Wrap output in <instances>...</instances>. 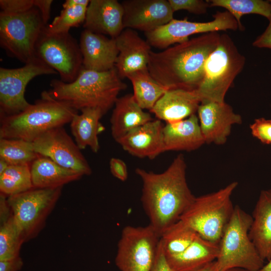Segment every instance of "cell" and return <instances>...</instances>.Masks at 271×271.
<instances>
[{
  "mask_svg": "<svg viewBox=\"0 0 271 271\" xmlns=\"http://www.w3.org/2000/svg\"><path fill=\"white\" fill-rule=\"evenodd\" d=\"M153 120L136 101L133 94L118 97L110 117L112 137L117 142L130 130Z\"/></svg>",
  "mask_w": 271,
  "mask_h": 271,
  "instance_id": "24",
  "label": "cell"
},
{
  "mask_svg": "<svg viewBox=\"0 0 271 271\" xmlns=\"http://www.w3.org/2000/svg\"><path fill=\"white\" fill-rule=\"evenodd\" d=\"M164 151L196 150L205 144L196 114L163 127Z\"/></svg>",
  "mask_w": 271,
  "mask_h": 271,
  "instance_id": "22",
  "label": "cell"
},
{
  "mask_svg": "<svg viewBox=\"0 0 271 271\" xmlns=\"http://www.w3.org/2000/svg\"><path fill=\"white\" fill-rule=\"evenodd\" d=\"M186 163L178 155L160 173L138 168L136 173L142 182L141 202L149 224L161 237L194 201L195 196L186 180Z\"/></svg>",
  "mask_w": 271,
  "mask_h": 271,
  "instance_id": "1",
  "label": "cell"
},
{
  "mask_svg": "<svg viewBox=\"0 0 271 271\" xmlns=\"http://www.w3.org/2000/svg\"><path fill=\"white\" fill-rule=\"evenodd\" d=\"M81 111L70 122L75 143L80 150L88 147L93 152L97 153L100 148L98 134L103 128L100 119L104 113L98 108H85Z\"/></svg>",
  "mask_w": 271,
  "mask_h": 271,
  "instance_id": "27",
  "label": "cell"
},
{
  "mask_svg": "<svg viewBox=\"0 0 271 271\" xmlns=\"http://www.w3.org/2000/svg\"><path fill=\"white\" fill-rule=\"evenodd\" d=\"M7 196L1 194L0 196V222L7 221L12 215V211L10 207Z\"/></svg>",
  "mask_w": 271,
  "mask_h": 271,
  "instance_id": "43",
  "label": "cell"
},
{
  "mask_svg": "<svg viewBox=\"0 0 271 271\" xmlns=\"http://www.w3.org/2000/svg\"><path fill=\"white\" fill-rule=\"evenodd\" d=\"M245 63V57L231 38L227 34L220 35L217 48L205 62L203 81L195 90L201 103L225 102L227 91Z\"/></svg>",
  "mask_w": 271,
  "mask_h": 271,
  "instance_id": "5",
  "label": "cell"
},
{
  "mask_svg": "<svg viewBox=\"0 0 271 271\" xmlns=\"http://www.w3.org/2000/svg\"><path fill=\"white\" fill-rule=\"evenodd\" d=\"M259 271H271V259L262 267Z\"/></svg>",
  "mask_w": 271,
  "mask_h": 271,
  "instance_id": "47",
  "label": "cell"
},
{
  "mask_svg": "<svg viewBox=\"0 0 271 271\" xmlns=\"http://www.w3.org/2000/svg\"><path fill=\"white\" fill-rule=\"evenodd\" d=\"M23 265L22 258L17 257L0 260V271H19Z\"/></svg>",
  "mask_w": 271,
  "mask_h": 271,
  "instance_id": "41",
  "label": "cell"
},
{
  "mask_svg": "<svg viewBox=\"0 0 271 271\" xmlns=\"http://www.w3.org/2000/svg\"><path fill=\"white\" fill-rule=\"evenodd\" d=\"M251 215L235 206L232 215L219 242L216 260L219 271L241 268L259 271L264 264L249 236Z\"/></svg>",
  "mask_w": 271,
  "mask_h": 271,
  "instance_id": "7",
  "label": "cell"
},
{
  "mask_svg": "<svg viewBox=\"0 0 271 271\" xmlns=\"http://www.w3.org/2000/svg\"><path fill=\"white\" fill-rule=\"evenodd\" d=\"M79 46L85 69L103 72L115 67L118 55L115 39L85 29Z\"/></svg>",
  "mask_w": 271,
  "mask_h": 271,
  "instance_id": "19",
  "label": "cell"
},
{
  "mask_svg": "<svg viewBox=\"0 0 271 271\" xmlns=\"http://www.w3.org/2000/svg\"><path fill=\"white\" fill-rule=\"evenodd\" d=\"M237 185L232 182L216 192L196 197L180 220L203 238L219 244L234 210L231 197Z\"/></svg>",
  "mask_w": 271,
  "mask_h": 271,
  "instance_id": "6",
  "label": "cell"
},
{
  "mask_svg": "<svg viewBox=\"0 0 271 271\" xmlns=\"http://www.w3.org/2000/svg\"><path fill=\"white\" fill-rule=\"evenodd\" d=\"M218 32L203 34L160 52L151 51L148 69L152 77L168 90H196L203 81L204 66L217 48Z\"/></svg>",
  "mask_w": 271,
  "mask_h": 271,
  "instance_id": "2",
  "label": "cell"
},
{
  "mask_svg": "<svg viewBox=\"0 0 271 271\" xmlns=\"http://www.w3.org/2000/svg\"><path fill=\"white\" fill-rule=\"evenodd\" d=\"M52 0H34V7L40 11L43 21L47 26L50 17Z\"/></svg>",
  "mask_w": 271,
  "mask_h": 271,
  "instance_id": "42",
  "label": "cell"
},
{
  "mask_svg": "<svg viewBox=\"0 0 271 271\" xmlns=\"http://www.w3.org/2000/svg\"><path fill=\"white\" fill-rule=\"evenodd\" d=\"M164 126L161 120H152L130 130L116 142L132 156L153 160L165 152Z\"/></svg>",
  "mask_w": 271,
  "mask_h": 271,
  "instance_id": "18",
  "label": "cell"
},
{
  "mask_svg": "<svg viewBox=\"0 0 271 271\" xmlns=\"http://www.w3.org/2000/svg\"><path fill=\"white\" fill-rule=\"evenodd\" d=\"M198 234L181 220L169 227L162 235L160 241L166 257L184 252Z\"/></svg>",
  "mask_w": 271,
  "mask_h": 271,
  "instance_id": "29",
  "label": "cell"
},
{
  "mask_svg": "<svg viewBox=\"0 0 271 271\" xmlns=\"http://www.w3.org/2000/svg\"><path fill=\"white\" fill-rule=\"evenodd\" d=\"M40 155L32 142L20 139H0V159L10 165H31Z\"/></svg>",
  "mask_w": 271,
  "mask_h": 271,
  "instance_id": "32",
  "label": "cell"
},
{
  "mask_svg": "<svg viewBox=\"0 0 271 271\" xmlns=\"http://www.w3.org/2000/svg\"><path fill=\"white\" fill-rule=\"evenodd\" d=\"M123 9L124 29L153 31L173 19L174 12L167 0H125Z\"/></svg>",
  "mask_w": 271,
  "mask_h": 271,
  "instance_id": "15",
  "label": "cell"
},
{
  "mask_svg": "<svg viewBox=\"0 0 271 271\" xmlns=\"http://www.w3.org/2000/svg\"><path fill=\"white\" fill-rule=\"evenodd\" d=\"M249 236L262 259H271V189L262 190L251 215Z\"/></svg>",
  "mask_w": 271,
  "mask_h": 271,
  "instance_id": "23",
  "label": "cell"
},
{
  "mask_svg": "<svg viewBox=\"0 0 271 271\" xmlns=\"http://www.w3.org/2000/svg\"><path fill=\"white\" fill-rule=\"evenodd\" d=\"M213 20L207 22H195L173 19L167 24L145 33L147 41L151 46L160 49L168 48L175 43L189 40V37L196 34L239 29L237 22L228 11L217 12Z\"/></svg>",
  "mask_w": 271,
  "mask_h": 271,
  "instance_id": "13",
  "label": "cell"
},
{
  "mask_svg": "<svg viewBox=\"0 0 271 271\" xmlns=\"http://www.w3.org/2000/svg\"><path fill=\"white\" fill-rule=\"evenodd\" d=\"M35 152L61 166L83 176L90 175L91 168L76 143L61 127L50 129L32 142Z\"/></svg>",
  "mask_w": 271,
  "mask_h": 271,
  "instance_id": "14",
  "label": "cell"
},
{
  "mask_svg": "<svg viewBox=\"0 0 271 271\" xmlns=\"http://www.w3.org/2000/svg\"><path fill=\"white\" fill-rule=\"evenodd\" d=\"M87 7L75 5L63 8L60 15L46 26V31L52 34L69 32L70 28L84 23Z\"/></svg>",
  "mask_w": 271,
  "mask_h": 271,
  "instance_id": "34",
  "label": "cell"
},
{
  "mask_svg": "<svg viewBox=\"0 0 271 271\" xmlns=\"http://www.w3.org/2000/svg\"><path fill=\"white\" fill-rule=\"evenodd\" d=\"M225 271H249L248 270L241 268H232L229 269H227Z\"/></svg>",
  "mask_w": 271,
  "mask_h": 271,
  "instance_id": "48",
  "label": "cell"
},
{
  "mask_svg": "<svg viewBox=\"0 0 271 271\" xmlns=\"http://www.w3.org/2000/svg\"><path fill=\"white\" fill-rule=\"evenodd\" d=\"M123 9L116 0H91L83 27L92 32L115 39L123 30Z\"/></svg>",
  "mask_w": 271,
  "mask_h": 271,
  "instance_id": "20",
  "label": "cell"
},
{
  "mask_svg": "<svg viewBox=\"0 0 271 271\" xmlns=\"http://www.w3.org/2000/svg\"><path fill=\"white\" fill-rule=\"evenodd\" d=\"M24 242L13 215L1 223L0 260L20 256V251Z\"/></svg>",
  "mask_w": 271,
  "mask_h": 271,
  "instance_id": "33",
  "label": "cell"
},
{
  "mask_svg": "<svg viewBox=\"0 0 271 271\" xmlns=\"http://www.w3.org/2000/svg\"><path fill=\"white\" fill-rule=\"evenodd\" d=\"M201 102L195 90H167L150 111L166 123L179 121L196 114Z\"/></svg>",
  "mask_w": 271,
  "mask_h": 271,
  "instance_id": "21",
  "label": "cell"
},
{
  "mask_svg": "<svg viewBox=\"0 0 271 271\" xmlns=\"http://www.w3.org/2000/svg\"><path fill=\"white\" fill-rule=\"evenodd\" d=\"M33 188L30 165H10L0 175L1 194L8 197Z\"/></svg>",
  "mask_w": 271,
  "mask_h": 271,
  "instance_id": "31",
  "label": "cell"
},
{
  "mask_svg": "<svg viewBox=\"0 0 271 271\" xmlns=\"http://www.w3.org/2000/svg\"><path fill=\"white\" fill-rule=\"evenodd\" d=\"M199 124L205 143L224 144L234 124H241L242 118L225 102L201 103L198 110Z\"/></svg>",
  "mask_w": 271,
  "mask_h": 271,
  "instance_id": "16",
  "label": "cell"
},
{
  "mask_svg": "<svg viewBox=\"0 0 271 271\" xmlns=\"http://www.w3.org/2000/svg\"><path fill=\"white\" fill-rule=\"evenodd\" d=\"M46 26L35 7L18 14L1 11V47L10 56L26 64L36 57L35 45Z\"/></svg>",
  "mask_w": 271,
  "mask_h": 271,
  "instance_id": "8",
  "label": "cell"
},
{
  "mask_svg": "<svg viewBox=\"0 0 271 271\" xmlns=\"http://www.w3.org/2000/svg\"><path fill=\"white\" fill-rule=\"evenodd\" d=\"M77 113L68 104L52 99L44 91L41 98L24 111L1 116L0 139L32 142L45 132L70 122Z\"/></svg>",
  "mask_w": 271,
  "mask_h": 271,
  "instance_id": "4",
  "label": "cell"
},
{
  "mask_svg": "<svg viewBox=\"0 0 271 271\" xmlns=\"http://www.w3.org/2000/svg\"><path fill=\"white\" fill-rule=\"evenodd\" d=\"M45 91L52 99L68 104L76 110L98 108L104 114L113 106L119 93L126 88L115 67L103 72L82 68L72 82L51 81Z\"/></svg>",
  "mask_w": 271,
  "mask_h": 271,
  "instance_id": "3",
  "label": "cell"
},
{
  "mask_svg": "<svg viewBox=\"0 0 271 271\" xmlns=\"http://www.w3.org/2000/svg\"><path fill=\"white\" fill-rule=\"evenodd\" d=\"M193 271H219L216 260Z\"/></svg>",
  "mask_w": 271,
  "mask_h": 271,
  "instance_id": "45",
  "label": "cell"
},
{
  "mask_svg": "<svg viewBox=\"0 0 271 271\" xmlns=\"http://www.w3.org/2000/svg\"><path fill=\"white\" fill-rule=\"evenodd\" d=\"M115 40L118 50L115 67L121 79L148 68L151 46L136 30L124 29Z\"/></svg>",
  "mask_w": 271,
  "mask_h": 271,
  "instance_id": "17",
  "label": "cell"
},
{
  "mask_svg": "<svg viewBox=\"0 0 271 271\" xmlns=\"http://www.w3.org/2000/svg\"><path fill=\"white\" fill-rule=\"evenodd\" d=\"M210 7H222L226 10L235 19L239 30L243 31L241 24L242 16L247 14H257L267 19L271 16V3L262 0H210L208 1Z\"/></svg>",
  "mask_w": 271,
  "mask_h": 271,
  "instance_id": "30",
  "label": "cell"
},
{
  "mask_svg": "<svg viewBox=\"0 0 271 271\" xmlns=\"http://www.w3.org/2000/svg\"><path fill=\"white\" fill-rule=\"evenodd\" d=\"M126 78L132 83L136 101L143 109L150 111L168 90L152 77L148 68L135 71Z\"/></svg>",
  "mask_w": 271,
  "mask_h": 271,
  "instance_id": "28",
  "label": "cell"
},
{
  "mask_svg": "<svg viewBox=\"0 0 271 271\" xmlns=\"http://www.w3.org/2000/svg\"><path fill=\"white\" fill-rule=\"evenodd\" d=\"M160 237L149 224L127 225L117 244L115 263L120 271H151Z\"/></svg>",
  "mask_w": 271,
  "mask_h": 271,
  "instance_id": "11",
  "label": "cell"
},
{
  "mask_svg": "<svg viewBox=\"0 0 271 271\" xmlns=\"http://www.w3.org/2000/svg\"><path fill=\"white\" fill-rule=\"evenodd\" d=\"M151 271H172L167 261L160 241H159L156 255Z\"/></svg>",
  "mask_w": 271,
  "mask_h": 271,
  "instance_id": "39",
  "label": "cell"
},
{
  "mask_svg": "<svg viewBox=\"0 0 271 271\" xmlns=\"http://www.w3.org/2000/svg\"><path fill=\"white\" fill-rule=\"evenodd\" d=\"M62 188H33L8 197L13 218L25 242L36 237L43 229Z\"/></svg>",
  "mask_w": 271,
  "mask_h": 271,
  "instance_id": "9",
  "label": "cell"
},
{
  "mask_svg": "<svg viewBox=\"0 0 271 271\" xmlns=\"http://www.w3.org/2000/svg\"><path fill=\"white\" fill-rule=\"evenodd\" d=\"M58 73L35 57L18 68H0L1 116L19 113L30 106L25 97L28 83L36 76Z\"/></svg>",
  "mask_w": 271,
  "mask_h": 271,
  "instance_id": "12",
  "label": "cell"
},
{
  "mask_svg": "<svg viewBox=\"0 0 271 271\" xmlns=\"http://www.w3.org/2000/svg\"><path fill=\"white\" fill-rule=\"evenodd\" d=\"M268 24L264 31L252 43V46L259 48L271 49V16L268 19Z\"/></svg>",
  "mask_w": 271,
  "mask_h": 271,
  "instance_id": "40",
  "label": "cell"
},
{
  "mask_svg": "<svg viewBox=\"0 0 271 271\" xmlns=\"http://www.w3.org/2000/svg\"><path fill=\"white\" fill-rule=\"evenodd\" d=\"M218 253V244L198 235L182 253L166 257L172 271H193L216 260Z\"/></svg>",
  "mask_w": 271,
  "mask_h": 271,
  "instance_id": "26",
  "label": "cell"
},
{
  "mask_svg": "<svg viewBox=\"0 0 271 271\" xmlns=\"http://www.w3.org/2000/svg\"><path fill=\"white\" fill-rule=\"evenodd\" d=\"M30 171L33 187L36 188L63 187L64 185L78 180L83 176L42 156L31 164Z\"/></svg>",
  "mask_w": 271,
  "mask_h": 271,
  "instance_id": "25",
  "label": "cell"
},
{
  "mask_svg": "<svg viewBox=\"0 0 271 271\" xmlns=\"http://www.w3.org/2000/svg\"><path fill=\"white\" fill-rule=\"evenodd\" d=\"M269 2H270L271 3V0H270V1H269Z\"/></svg>",
  "mask_w": 271,
  "mask_h": 271,
  "instance_id": "49",
  "label": "cell"
},
{
  "mask_svg": "<svg viewBox=\"0 0 271 271\" xmlns=\"http://www.w3.org/2000/svg\"><path fill=\"white\" fill-rule=\"evenodd\" d=\"M109 168L112 175L118 180L123 182L127 179V167L123 160L116 158H111Z\"/></svg>",
  "mask_w": 271,
  "mask_h": 271,
  "instance_id": "38",
  "label": "cell"
},
{
  "mask_svg": "<svg viewBox=\"0 0 271 271\" xmlns=\"http://www.w3.org/2000/svg\"><path fill=\"white\" fill-rule=\"evenodd\" d=\"M35 55L55 70L66 83L73 82L83 68L79 44L69 32L52 34L45 28L36 42Z\"/></svg>",
  "mask_w": 271,
  "mask_h": 271,
  "instance_id": "10",
  "label": "cell"
},
{
  "mask_svg": "<svg viewBox=\"0 0 271 271\" xmlns=\"http://www.w3.org/2000/svg\"><path fill=\"white\" fill-rule=\"evenodd\" d=\"M173 12L186 10L189 12L201 15L205 14L210 7L208 1L203 0H168Z\"/></svg>",
  "mask_w": 271,
  "mask_h": 271,
  "instance_id": "35",
  "label": "cell"
},
{
  "mask_svg": "<svg viewBox=\"0 0 271 271\" xmlns=\"http://www.w3.org/2000/svg\"><path fill=\"white\" fill-rule=\"evenodd\" d=\"M90 1L89 0H66L63 4V8L75 5L88 6Z\"/></svg>",
  "mask_w": 271,
  "mask_h": 271,
  "instance_id": "44",
  "label": "cell"
},
{
  "mask_svg": "<svg viewBox=\"0 0 271 271\" xmlns=\"http://www.w3.org/2000/svg\"><path fill=\"white\" fill-rule=\"evenodd\" d=\"M34 7V0H1V12L18 14L27 12Z\"/></svg>",
  "mask_w": 271,
  "mask_h": 271,
  "instance_id": "37",
  "label": "cell"
},
{
  "mask_svg": "<svg viewBox=\"0 0 271 271\" xmlns=\"http://www.w3.org/2000/svg\"><path fill=\"white\" fill-rule=\"evenodd\" d=\"M252 135L264 144H271V120L264 118L255 119L250 124Z\"/></svg>",
  "mask_w": 271,
  "mask_h": 271,
  "instance_id": "36",
  "label": "cell"
},
{
  "mask_svg": "<svg viewBox=\"0 0 271 271\" xmlns=\"http://www.w3.org/2000/svg\"><path fill=\"white\" fill-rule=\"evenodd\" d=\"M10 166L5 160L0 159V175L2 174Z\"/></svg>",
  "mask_w": 271,
  "mask_h": 271,
  "instance_id": "46",
  "label": "cell"
}]
</instances>
